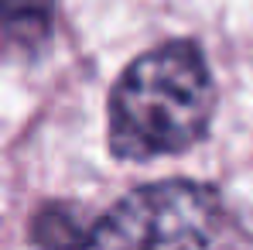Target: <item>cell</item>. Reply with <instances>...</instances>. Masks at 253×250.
I'll return each mask as SVG.
<instances>
[{
    "mask_svg": "<svg viewBox=\"0 0 253 250\" xmlns=\"http://www.w3.org/2000/svg\"><path fill=\"white\" fill-rule=\"evenodd\" d=\"M215 117V83L195 42H168L126 65L110 93V151L154 161L195 148Z\"/></svg>",
    "mask_w": 253,
    "mask_h": 250,
    "instance_id": "1",
    "label": "cell"
},
{
    "mask_svg": "<svg viewBox=\"0 0 253 250\" xmlns=\"http://www.w3.org/2000/svg\"><path fill=\"white\" fill-rule=\"evenodd\" d=\"M222 226L215 185L171 178L126 192L89 226H72L69 209H48L35 237L44 250H209Z\"/></svg>",
    "mask_w": 253,
    "mask_h": 250,
    "instance_id": "2",
    "label": "cell"
},
{
    "mask_svg": "<svg viewBox=\"0 0 253 250\" xmlns=\"http://www.w3.org/2000/svg\"><path fill=\"white\" fill-rule=\"evenodd\" d=\"M58 0H0V42L17 51H42L55 31Z\"/></svg>",
    "mask_w": 253,
    "mask_h": 250,
    "instance_id": "3",
    "label": "cell"
}]
</instances>
